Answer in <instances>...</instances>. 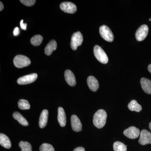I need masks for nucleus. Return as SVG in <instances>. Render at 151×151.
Instances as JSON below:
<instances>
[{"label":"nucleus","mask_w":151,"mask_h":151,"mask_svg":"<svg viewBox=\"0 0 151 151\" xmlns=\"http://www.w3.org/2000/svg\"><path fill=\"white\" fill-rule=\"evenodd\" d=\"M0 144L6 149L10 148L12 146L11 141L8 137L2 133L0 134Z\"/></svg>","instance_id":"f3484780"},{"label":"nucleus","mask_w":151,"mask_h":151,"mask_svg":"<svg viewBox=\"0 0 151 151\" xmlns=\"http://www.w3.org/2000/svg\"><path fill=\"white\" fill-rule=\"evenodd\" d=\"M114 151H127V146L124 143L120 142H116L113 144Z\"/></svg>","instance_id":"412c9836"},{"label":"nucleus","mask_w":151,"mask_h":151,"mask_svg":"<svg viewBox=\"0 0 151 151\" xmlns=\"http://www.w3.org/2000/svg\"><path fill=\"white\" fill-rule=\"evenodd\" d=\"M56 42L55 40H52L46 45L45 49V53L47 55H50L52 52L55 50L57 48Z\"/></svg>","instance_id":"a211bd4d"},{"label":"nucleus","mask_w":151,"mask_h":151,"mask_svg":"<svg viewBox=\"0 0 151 151\" xmlns=\"http://www.w3.org/2000/svg\"><path fill=\"white\" fill-rule=\"evenodd\" d=\"M148 27L147 25L144 24L141 26L137 30L136 32V38L138 41L144 40L148 34Z\"/></svg>","instance_id":"423d86ee"},{"label":"nucleus","mask_w":151,"mask_h":151,"mask_svg":"<svg viewBox=\"0 0 151 151\" xmlns=\"http://www.w3.org/2000/svg\"><path fill=\"white\" fill-rule=\"evenodd\" d=\"M139 142L142 145L151 144V133L147 130H142L140 134Z\"/></svg>","instance_id":"6e6552de"},{"label":"nucleus","mask_w":151,"mask_h":151,"mask_svg":"<svg viewBox=\"0 0 151 151\" xmlns=\"http://www.w3.org/2000/svg\"><path fill=\"white\" fill-rule=\"evenodd\" d=\"M0 11H1L4 9V5H3V3L1 2H0Z\"/></svg>","instance_id":"c756f323"},{"label":"nucleus","mask_w":151,"mask_h":151,"mask_svg":"<svg viewBox=\"0 0 151 151\" xmlns=\"http://www.w3.org/2000/svg\"><path fill=\"white\" fill-rule=\"evenodd\" d=\"M73 151H85V149L83 147H78L73 150Z\"/></svg>","instance_id":"c85d7f7f"},{"label":"nucleus","mask_w":151,"mask_h":151,"mask_svg":"<svg viewBox=\"0 0 151 151\" xmlns=\"http://www.w3.org/2000/svg\"><path fill=\"white\" fill-rule=\"evenodd\" d=\"M60 7L61 10L67 13L73 14L77 10L76 6L70 2H64L60 4Z\"/></svg>","instance_id":"1a4fd4ad"},{"label":"nucleus","mask_w":151,"mask_h":151,"mask_svg":"<svg viewBox=\"0 0 151 151\" xmlns=\"http://www.w3.org/2000/svg\"><path fill=\"white\" fill-rule=\"evenodd\" d=\"M141 84L144 92L148 94H151V81L147 78L141 79Z\"/></svg>","instance_id":"2eb2a0df"},{"label":"nucleus","mask_w":151,"mask_h":151,"mask_svg":"<svg viewBox=\"0 0 151 151\" xmlns=\"http://www.w3.org/2000/svg\"><path fill=\"white\" fill-rule=\"evenodd\" d=\"M43 40V37L40 35L34 36L31 39V43L34 46H38L40 45Z\"/></svg>","instance_id":"4be33fe9"},{"label":"nucleus","mask_w":151,"mask_h":151,"mask_svg":"<svg viewBox=\"0 0 151 151\" xmlns=\"http://www.w3.org/2000/svg\"><path fill=\"white\" fill-rule=\"evenodd\" d=\"M20 26L22 29L26 30L27 29V24H24L23 20H22L20 22Z\"/></svg>","instance_id":"bb28decb"},{"label":"nucleus","mask_w":151,"mask_h":151,"mask_svg":"<svg viewBox=\"0 0 151 151\" xmlns=\"http://www.w3.org/2000/svg\"><path fill=\"white\" fill-rule=\"evenodd\" d=\"M37 78V73H33L28 75L24 76L18 79V84L20 85H24L31 84L34 82Z\"/></svg>","instance_id":"0eeeda50"},{"label":"nucleus","mask_w":151,"mask_h":151,"mask_svg":"<svg viewBox=\"0 0 151 151\" xmlns=\"http://www.w3.org/2000/svg\"><path fill=\"white\" fill-rule=\"evenodd\" d=\"M14 35V36L18 35L19 34V30L18 27H16L15 28L13 32Z\"/></svg>","instance_id":"cd10ccee"},{"label":"nucleus","mask_w":151,"mask_h":151,"mask_svg":"<svg viewBox=\"0 0 151 151\" xmlns=\"http://www.w3.org/2000/svg\"><path fill=\"white\" fill-rule=\"evenodd\" d=\"M19 146L22 151H32L31 145L28 142L21 141L19 143Z\"/></svg>","instance_id":"5701e85b"},{"label":"nucleus","mask_w":151,"mask_h":151,"mask_svg":"<svg viewBox=\"0 0 151 151\" xmlns=\"http://www.w3.org/2000/svg\"><path fill=\"white\" fill-rule=\"evenodd\" d=\"M65 81L70 86H73L76 84L75 76L70 70H66L64 73Z\"/></svg>","instance_id":"f8f14e48"},{"label":"nucleus","mask_w":151,"mask_h":151,"mask_svg":"<svg viewBox=\"0 0 151 151\" xmlns=\"http://www.w3.org/2000/svg\"><path fill=\"white\" fill-rule=\"evenodd\" d=\"M13 116L14 119L17 120L20 124H21L22 126L24 127H27L28 126L29 123L26 119H25L20 113L19 112H14L13 114Z\"/></svg>","instance_id":"6ab92c4d"},{"label":"nucleus","mask_w":151,"mask_h":151,"mask_svg":"<svg viewBox=\"0 0 151 151\" xmlns=\"http://www.w3.org/2000/svg\"><path fill=\"white\" fill-rule=\"evenodd\" d=\"M48 111L47 110H44L41 113L40 117L39 125L40 128H44L46 126L48 120Z\"/></svg>","instance_id":"dca6fc26"},{"label":"nucleus","mask_w":151,"mask_h":151,"mask_svg":"<svg viewBox=\"0 0 151 151\" xmlns=\"http://www.w3.org/2000/svg\"><path fill=\"white\" fill-rule=\"evenodd\" d=\"M93 51L94 56L99 62L103 64H106L108 63V57L105 52L100 47L97 45H95L94 47Z\"/></svg>","instance_id":"7ed1b4c3"},{"label":"nucleus","mask_w":151,"mask_h":151,"mask_svg":"<svg viewBox=\"0 0 151 151\" xmlns=\"http://www.w3.org/2000/svg\"><path fill=\"white\" fill-rule=\"evenodd\" d=\"M128 108L131 111L140 112L142 110V107L140 105L138 104L137 102L135 100H132L128 105Z\"/></svg>","instance_id":"aec40b11"},{"label":"nucleus","mask_w":151,"mask_h":151,"mask_svg":"<svg viewBox=\"0 0 151 151\" xmlns=\"http://www.w3.org/2000/svg\"><path fill=\"white\" fill-rule=\"evenodd\" d=\"M83 41V36L80 32L74 33L71 36L70 43L71 48L73 50H76L77 47L82 44Z\"/></svg>","instance_id":"20e7f679"},{"label":"nucleus","mask_w":151,"mask_h":151,"mask_svg":"<svg viewBox=\"0 0 151 151\" xmlns=\"http://www.w3.org/2000/svg\"><path fill=\"white\" fill-rule=\"evenodd\" d=\"M149 128H150V129L151 131V122L150 123V124H149Z\"/></svg>","instance_id":"2f4dec72"},{"label":"nucleus","mask_w":151,"mask_h":151,"mask_svg":"<svg viewBox=\"0 0 151 151\" xmlns=\"http://www.w3.org/2000/svg\"><path fill=\"white\" fill-rule=\"evenodd\" d=\"M71 127L75 132H79L82 130V124L78 117L76 115H72L70 119Z\"/></svg>","instance_id":"9b49d317"},{"label":"nucleus","mask_w":151,"mask_h":151,"mask_svg":"<svg viewBox=\"0 0 151 151\" xmlns=\"http://www.w3.org/2000/svg\"><path fill=\"white\" fill-rule=\"evenodd\" d=\"M20 1L24 5L27 6H31L35 4L36 1L35 0H20Z\"/></svg>","instance_id":"a878e982"},{"label":"nucleus","mask_w":151,"mask_h":151,"mask_svg":"<svg viewBox=\"0 0 151 151\" xmlns=\"http://www.w3.org/2000/svg\"><path fill=\"white\" fill-rule=\"evenodd\" d=\"M148 70L149 72H150L151 73V64H150L148 65Z\"/></svg>","instance_id":"7c9ffc66"},{"label":"nucleus","mask_w":151,"mask_h":151,"mask_svg":"<svg viewBox=\"0 0 151 151\" xmlns=\"http://www.w3.org/2000/svg\"><path fill=\"white\" fill-rule=\"evenodd\" d=\"M18 104L19 108L22 110H28L29 109L30 107L28 101L24 99L19 100Z\"/></svg>","instance_id":"b1692460"},{"label":"nucleus","mask_w":151,"mask_h":151,"mask_svg":"<svg viewBox=\"0 0 151 151\" xmlns=\"http://www.w3.org/2000/svg\"><path fill=\"white\" fill-rule=\"evenodd\" d=\"M101 36L105 40L109 42H112L114 40V36L111 29L107 26H101L99 29Z\"/></svg>","instance_id":"39448f33"},{"label":"nucleus","mask_w":151,"mask_h":151,"mask_svg":"<svg viewBox=\"0 0 151 151\" xmlns=\"http://www.w3.org/2000/svg\"><path fill=\"white\" fill-rule=\"evenodd\" d=\"M40 151H55L52 145L47 143H44L40 148Z\"/></svg>","instance_id":"393cba45"},{"label":"nucleus","mask_w":151,"mask_h":151,"mask_svg":"<svg viewBox=\"0 0 151 151\" xmlns=\"http://www.w3.org/2000/svg\"><path fill=\"white\" fill-rule=\"evenodd\" d=\"M87 83L89 89L93 92H96L99 87V84L97 79L93 76H89L87 79Z\"/></svg>","instance_id":"ddd939ff"},{"label":"nucleus","mask_w":151,"mask_h":151,"mask_svg":"<svg viewBox=\"0 0 151 151\" xmlns=\"http://www.w3.org/2000/svg\"><path fill=\"white\" fill-rule=\"evenodd\" d=\"M124 135L130 139L137 138L140 134L139 129L134 127H130L124 131Z\"/></svg>","instance_id":"9d476101"},{"label":"nucleus","mask_w":151,"mask_h":151,"mask_svg":"<svg viewBox=\"0 0 151 151\" xmlns=\"http://www.w3.org/2000/svg\"><path fill=\"white\" fill-rule=\"evenodd\" d=\"M13 62L16 67L18 68H22L29 65L31 60L27 57L19 55L14 58Z\"/></svg>","instance_id":"f03ea898"},{"label":"nucleus","mask_w":151,"mask_h":151,"mask_svg":"<svg viewBox=\"0 0 151 151\" xmlns=\"http://www.w3.org/2000/svg\"><path fill=\"white\" fill-rule=\"evenodd\" d=\"M58 123L61 127H64L66 125V115L64 109L62 107L58 108Z\"/></svg>","instance_id":"4468645a"},{"label":"nucleus","mask_w":151,"mask_h":151,"mask_svg":"<svg viewBox=\"0 0 151 151\" xmlns=\"http://www.w3.org/2000/svg\"><path fill=\"white\" fill-rule=\"evenodd\" d=\"M107 114L106 111L103 109L97 111L93 117V124L98 129H101L106 124Z\"/></svg>","instance_id":"f257e3e1"}]
</instances>
